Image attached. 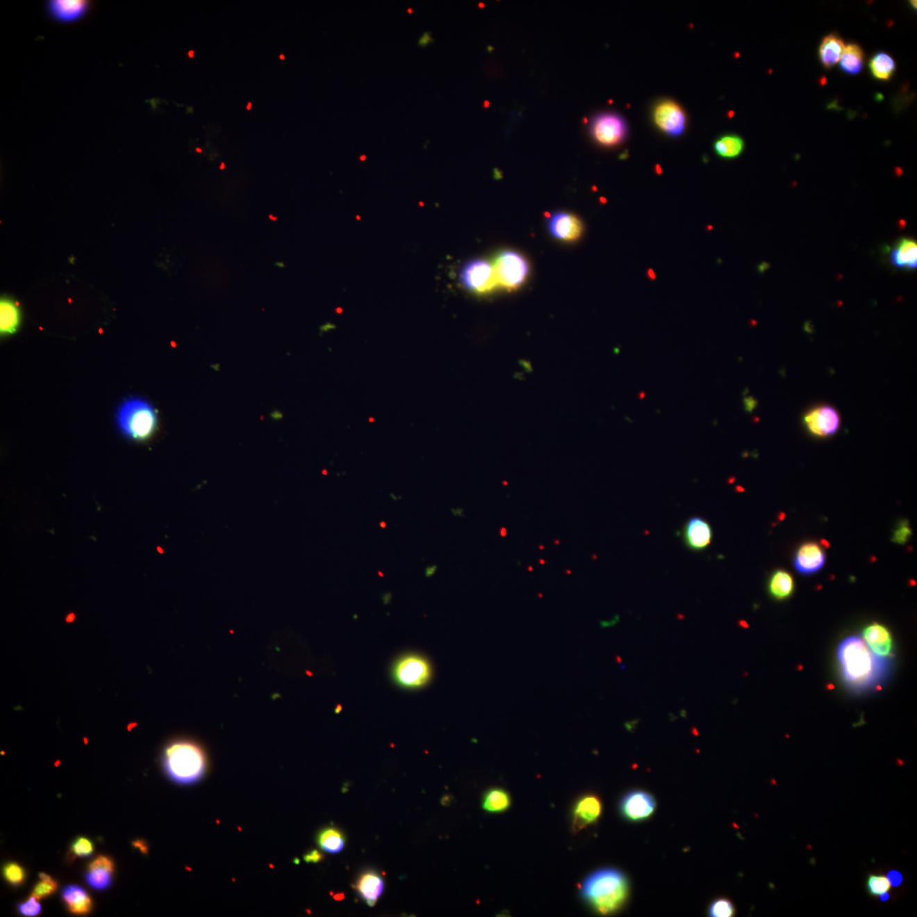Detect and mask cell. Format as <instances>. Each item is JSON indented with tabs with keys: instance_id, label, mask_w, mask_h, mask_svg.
I'll list each match as a JSON object with an SVG mask.
<instances>
[{
	"instance_id": "cell-1",
	"label": "cell",
	"mask_w": 917,
	"mask_h": 917,
	"mask_svg": "<svg viewBox=\"0 0 917 917\" xmlns=\"http://www.w3.org/2000/svg\"><path fill=\"white\" fill-rule=\"evenodd\" d=\"M838 656L844 682L857 693L880 685L891 670V661L877 655L859 636L848 637L841 642Z\"/></svg>"
},
{
	"instance_id": "cell-2",
	"label": "cell",
	"mask_w": 917,
	"mask_h": 917,
	"mask_svg": "<svg viewBox=\"0 0 917 917\" xmlns=\"http://www.w3.org/2000/svg\"><path fill=\"white\" fill-rule=\"evenodd\" d=\"M580 892L596 911L603 915L611 914L625 903L629 894L628 881L616 869H602L584 880Z\"/></svg>"
},
{
	"instance_id": "cell-3",
	"label": "cell",
	"mask_w": 917,
	"mask_h": 917,
	"mask_svg": "<svg viewBox=\"0 0 917 917\" xmlns=\"http://www.w3.org/2000/svg\"><path fill=\"white\" fill-rule=\"evenodd\" d=\"M163 766L177 784L190 785L204 777L208 761L204 749L188 740L174 741L164 749Z\"/></svg>"
},
{
	"instance_id": "cell-4",
	"label": "cell",
	"mask_w": 917,
	"mask_h": 917,
	"mask_svg": "<svg viewBox=\"0 0 917 917\" xmlns=\"http://www.w3.org/2000/svg\"><path fill=\"white\" fill-rule=\"evenodd\" d=\"M117 422L122 433L135 441H144L155 433L156 413L151 405L140 399H131L121 405Z\"/></svg>"
},
{
	"instance_id": "cell-5",
	"label": "cell",
	"mask_w": 917,
	"mask_h": 917,
	"mask_svg": "<svg viewBox=\"0 0 917 917\" xmlns=\"http://www.w3.org/2000/svg\"><path fill=\"white\" fill-rule=\"evenodd\" d=\"M495 267L499 288L506 290H517L529 277V265L522 255L514 251H504L496 256Z\"/></svg>"
},
{
	"instance_id": "cell-6",
	"label": "cell",
	"mask_w": 917,
	"mask_h": 917,
	"mask_svg": "<svg viewBox=\"0 0 917 917\" xmlns=\"http://www.w3.org/2000/svg\"><path fill=\"white\" fill-rule=\"evenodd\" d=\"M588 131L595 142L602 147H614L625 142L628 137L629 127L620 114L602 113L591 118Z\"/></svg>"
},
{
	"instance_id": "cell-7",
	"label": "cell",
	"mask_w": 917,
	"mask_h": 917,
	"mask_svg": "<svg viewBox=\"0 0 917 917\" xmlns=\"http://www.w3.org/2000/svg\"><path fill=\"white\" fill-rule=\"evenodd\" d=\"M652 120L660 132L668 137L678 138L686 132L687 115L677 101L663 99L652 109Z\"/></svg>"
},
{
	"instance_id": "cell-8",
	"label": "cell",
	"mask_w": 917,
	"mask_h": 917,
	"mask_svg": "<svg viewBox=\"0 0 917 917\" xmlns=\"http://www.w3.org/2000/svg\"><path fill=\"white\" fill-rule=\"evenodd\" d=\"M461 281L464 288L477 295H485L499 288L495 267L484 259H476L462 267Z\"/></svg>"
},
{
	"instance_id": "cell-9",
	"label": "cell",
	"mask_w": 917,
	"mask_h": 917,
	"mask_svg": "<svg viewBox=\"0 0 917 917\" xmlns=\"http://www.w3.org/2000/svg\"><path fill=\"white\" fill-rule=\"evenodd\" d=\"M393 675L401 686L416 688L426 685L430 679L431 670L429 663L423 657L410 655L403 657L395 664Z\"/></svg>"
},
{
	"instance_id": "cell-10",
	"label": "cell",
	"mask_w": 917,
	"mask_h": 917,
	"mask_svg": "<svg viewBox=\"0 0 917 917\" xmlns=\"http://www.w3.org/2000/svg\"><path fill=\"white\" fill-rule=\"evenodd\" d=\"M804 422L810 433L819 438H827L838 433L841 419L836 408L821 405L809 411Z\"/></svg>"
},
{
	"instance_id": "cell-11",
	"label": "cell",
	"mask_w": 917,
	"mask_h": 917,
	"mask_svg": "<svg viewBox=\"0 0 917 917\" xmlns=\"http://www.w3.org/2000/svg\"><path fill=\"white\" fill-rule=\"evenodd\" d=\"M682 536L688 549L693 552H702L708 548L712 542V527L705 519L699 517L691 518L684 526Z\"/></svg>"
},
{
	"instance_id": "cell-12",
	"label": "cell",
	"mask_w": 917,
	"mask_h": 917,
	"mask_svg": "<svg viewBox=\"0 0 917 917\" xmlns=\"http://www.w3.org/2000/svg\"><path fill=\"white\" fill-rule=\"evenodd\" d=\"M654 798L642 791H633L626 794L621 802V811L627 819L638 821L647 819L654 812Z\"/></svg>"
},
{
	"instance_id": "cell-13",
	"label": "cell",
	"mask_w": 917,
	"mask_h": 917,
	"mask_svg": "<svg viewBox=\"0 0 917 917\" xmlns=\"http://www.w3.org/2000/svg\"><path fill=\"white\" fill-rule=\"evenodd\" d=\"M550 234L563 242H576L584 233V224L578 217L568 213H556L550 217Z\"/></svg>"
},
{
	"instance_id": "cell-14",
	"label": "cell",
	"mask_w": 917,
	"mask_h": 917,
	"mask_svg": "<svg viewBox=\"0 0 917 917\" xmlns=\"http://www.w3.org/2000/svg\"><path fill=\"white\" fill-rule=\"evenodd\" d=\"M602 811V801L595 794H587L576 802L572 813V829L579 832L595 823Z\"/></svg>"
},
{
	"instance_id": "cell-15",
	"label": "cell",
	"mask_w": 917,
	"mask_h": 917,
	"mask_svg": "<svg viewBox=\"0 0 917 917\" xmlns=\"http://www.w3.org/2000/svg\"><path fill=\"white\" fill-rule=\"evenodd\" d=\"M825 563L824 550L816 543H806L801 545L793 560L794 568L804 575H813L820 571Z\"/></svg>"
},
{
	"instance_id": "cell-16",
	"label": "cell",
	"mask_w": 917,
	"mask_h": 917,
	"mask_svg": "<svg viewBox=\"0 0 917 917\" xmlns=\"http://www.w3.org/2000/svg\"><path fill=\"white\" fill-rule=\"evenodd\" d=\"M358 896L370 907H374L385 889L381 875L373 870H366L358 878L354 886Z\"/></svg>"
},
{
	"instance_id": "cell-17",
	"label": "cell",
	"mask_w": 917,
	"mask_h": 917,
	"mask_svg": "<svg viewBox=\"0 0 917 917\" xmlns=\"http://www.w3.org/2000/svg\"><path fill=\"white\" fill-rule=\"evenodd\" d=\"M862 639L869 648L877 655L888 657L893 649V638L889 629L884 625L876 624L867 626L864 629Z\"/></svg>"
},
{
	"instance_id": "cell-18",
	"label": "cell",
	"mask_w": 917,
	"mask_h": 917,
	"mask_svg": "<svg viewBox=\"0 0 917 917\" xmlns=\"http://www.w3.org/2000/svg\"><path fill=\"white\" fill-rule=\"evenodd\" d=\"M890 261L898 269L913 270L917 267V243L911 238H902L890 252Z\"/></svg>"
},
{
	"instance_id": "cell-19",
	"label": "cell",
	"mask_w": 917,
	"mask_h": 917,
	"mask_svg": "<svg viewBox=\"0 0 917 917\" xmlns=\"http://www.w3.org/2000/svg\"><path fill=\"white\" fill-rule=\"evenodd\" d=\"M61 895L70 912L76 915H86L92 911L91 898L82 886L68 885L64 886Z\"/></svg>"
},
{
	"instance_id": "cell-20",
	"label": "cell",
	"mask_w": 917,
	"mask_h": 917,
	"mask_svg": "<svg viewBox=\"0 0 917 917\" xmlns=\"http://www.w3.org/2000/svg\"><path fill=\"white\" fill-rule=\"evenodd\" d=\"M845 49V44L842 38L836 34H829L823 38L819 48L820 63L825 68L830 69L839 63Z\"/></svg>"
},
{
	"instance_id": "cell-21",
	"label": "cell",
	"mask_w": 917,
	"mask_h": 917,
	"mask_svg": "<svg viewBox=\"0 0 917 917\" xmlns=\"http://www.w3.org/2000/svg\"><path fill=\"white\" fill-rule=\"evenodd\" d=\"M87 2L76 0H56L49 3L53 17L63 22H72L81 17L87 10Z\"/></svg>"
},
{
	"instance_id": "cell-22",
	"label": "cell",
	"mask_w": 917,
	"mask_h": 917,
	"mask_svg": "<svg viewBox=\"0 0 917 917\" xmlns=\"http://www.w3.org/2000/svg\"><path fill=\"white\" fill-rule=\"evenodd\" d=\"M21 322V313L17 304L10 299L0 301V332L2 336L11 335L17 331Z\"/></svg>"
},
{
	"instance_id": "cell-23",
	"label": "cell",
	"mask_w": 917,
	"mask_h": 917,
	"mask_svg": "<svg viewBox=\"0 0 917 917\" xmlns=\"http://www.w3.org/2000/svg\"><path fill=\"white\" fill-rule=\"evenodd\" d=\"M744 149L745 142L743 138L736 135L720 136L713 143L714 152L723 159L737 158L743 154Z\"/></svg>"
},
{
	"instance_id": "cell-24",
	"label": "cell",
	"mask_w": 917,
	"mask_h": 917,
	"mask_svg": "<svg viewBox=\"0 0 917 917\" xmlns=\"http://www.w3.org/2000/svg\"><path fill=\"white\" fill-rule=\"evenodd\" d=\"M864 59H865V53L861 46L857 44H848L839 60L841 70L848 75L861 74L864 67Z\"/></svg>"
},
{
	"instance_id": "cell-25",
	"label": "cell",
	"mask_w": 917,
	"mask_h": 917,
	"mask_svg": "<svg viewBox=\"0 0 917 917\" xmlns=\"http://www.w3.org/2000/svg\"><path fill=\"white\" fill-rule=\"evenodd\" d=\"M770 594L777 600H785L792 595L794 590V580L789 572L783 570L775 571L771 575L768 584Z\"/></svg>"
},
{
	"instance_id": "cell-26",
	"label": "cell",
	"mask_w": 917,
	"mask_h": 917,
	"mask_svg": "<svg viewBox=\"0 0 917 917\" xmlns=\"http://www.w3.org/2000/svg\"><path fill=\"white\" fill-rule=\"evenodd\" d=\"M317 843L321 850L327 853L338 854L345 847L346 838L338 828L329 827L318 833Z\"/></svg>"
},
{
	"instance_id": "cell-27",
	"label": "cell",
	"mask_w": 917,
	"mask_h": 917,
	"mask_svg": "<svg viewBox=\"0 0 917 917\" xmlns=\"http://www.w3.org/2000/svg\"><path fill=\"white\" fill-rule=\"evenodd\" d=\"M871 74L881 81H888L896 70V63L892 56L884 52H878L869 63Z\"/></svg>"
},
{
	"instance_id": "cell-28",
	"label": "cell",
	"mask_w": 917,
	"mask_h": 917,
	"mask_svg": "<svg viewBox=\"0 0 917 917\" xmlns=\"http://www.w3.org/2000/svg\"><path fill=\"white\" fill-rule=\"evenodd\" d=\"M511 805V798L506 791L494 788L485 793L483 808L485 811L500 813L506 811Z\"/></svg>"
},
{
	"instance_id": "cell-29",
	"label": "cell",
	"mask_w": 917,
	"mask_h": 917,
	"mask_svg": "<svg viewBox=\"0 0 917 917\" xmlns=\"http://www.w3.org/2000/svg\"><path fill=\"white\" fill-rule=\"evenodd\" d=\"M112 874L109 871L98 869L90 870L85 875L86 884L92 889L102 891L110 888L113 884Z\"/></svg>"
},
{
	"instance_id": "cell-30",
	"label": "cell",
	"mask_w": 917,
	"mask_h": 917,
	"mask_svg": "<svg viewBox=\"0 0 917 917\" xmlns=\"http://www.w3.org/2000/svg\"><path fill=\"white\" fill-rule=\"evenodd\" d=\"M38 877H40V882L34 886L32 896L35 897L38 900H40L52 895L58 888V884L48 874L41 873L38 875Z\"/></svg>"
},
{
	"instance_id": "cell-31",
	"label": "cell",
	"mask_w": 917,
	"mask_h": 917,
	"mask_svg": "<svg viewBox=\"0 0 917 917\" xmlns=\"http://www.w3.org/2000/svg\"><path fill=\"white\" fill-rule=\"evenodd\" d=\"M890 884L884 876L880 875H870L866 880V891L871 896H878L884 892H889Z\"/></svg>"
},
{
	"instance_id": "cell-32",
	"label": "cell",
	"mask_w": 917,
	"mask_h": 917,
	"mask_svg": "<svg viewBox=\"0 0 917 917\" xmlns=\"http://www.w3.org/2000/svg\"><path fill=\"white\" fill-rule=\"evenodd\" d=\"M3 877L14 886H18L22 884L25 880V870L20 865L17 863H9L3 867Z\"/></svg>"
},
{
	"instance_id": "cell-33",
	"label": "cell",
	"mask_w": 917,
	"mask_h": 917,
	"mask_svg": "<svg viewBox=\"0 0 917 917\" xmlns=\"http://www.w3.org/2000/svg\"><path fill=\"white\" fill-rule=\"evenodd\" d=\"M736 909L731 900L720 899L713 902L709 909V914L713 917H729L735 914Z\"/></svg>"
},
{
	"instance_id": "cell-34",
	"label": "cell",
	"mask_w": 917,
	"mask_h": 917,
	"mask_svg": "<svg viewBox=\"0 0 917 917\" xmlns=\"http://www.w3.org/2000/svg\"><path fill=\"white\" fill-rule=\"evenodd\" d=\"M72 853L76 857L89 858L94 853V844L86 838H76L72 843Z\"/></svg>"
},
{
	"instance_id": "cell-35",
	"label": "cell",
	"mask_w": 917,
	"mask_h": 917,
	"mask_svg": "<svg viewBox=\"0 0 917 917\" xmlns=\"http://www.w3.org/2000/svg\"><path fill=\"white\" fill-rule=\"evenodd\" d=\"M912 536V530L908 521H902L894 530L893 542L898 545H904Z\"/></svg>"
},
{
	"instance_id": "cell-36",
	"label": "cell",
	"mask_w": 917,
	"mask_h": 917,
	"mask_svg": "<svg viewBox=\"0 0 917 917\" xmlns=\"http://www.w3.org/2000/svg\"><path fill=\"white\" fill-rule=\"evenodd\" d=\"M17 908L18 911L25 916H36L40 915L42 911L41 904L33 896H31L26 903L19 904Z\"/></svg>"
},
{
	"instance_id": "cell-37",
	"label": "cell",
	"mask_w": 917,
	"mask_h": 917,
	"mask_svg": "<svg viewBox=\"0 0 917 917\" xmlns=\"http://www.w3.org/2000/svg\"><path fill=\"white\" fill-rule=\"evenodd\" d=\"M98 869L105 870L109 871L110 873H113L114 863L113 859H110L104 855H99V857L95 859L94 861H92L89 866V870Z\"/></svg>"
},
{
	"instance_id": "cell-38",
	"label": "cell",
	"mask_w": 917,
	"mask_h": 917,
	"mask_svg": "<svg viewBox=\"0 0 917 917\" xmlns=\"http://www.w3.org/2000/svg\"><path fill=\"white\" fill-rule=\"evenodd\" d=\"M886 879H888L890 886H893V888H898V886H900L904 880L903 875H902L900 871L895 870L889 871L888 875H886Z\"/></svg>"
},
{
	"instance_id": "cell-39",
	"label": "cell",
	"mask_w": 917,
	"mask_h": 917,
	"mask_svg": "<svg viewBox=\"0 0 917 917\" xmlns=\"http://www.w3.org/2000/svg\"><path fill=\"white\" fill-rule=\"evenodd\" d=\"M324 859V855L318 850H312L304 856V859L307 863H319Z\"/></svg>"
},
{
	"instance_id": "cell-40",
	"label": "cell",
	"mask_w": 917,
	"mask_h": 917,
	"mask_svg": "<svg viewBox=\"0 0 917 917\" xmlns=\"http://www.w3.org/2000/svg\"><path fill=\"white\" fill-rule=\"evenodd\" d=\"M430 35V33H424L422 36L420 38L418 45L420 46V47H425V46L431 43V42H433V38H431Z\"/></svg>"
},
{
	"instance_id": "cell-41",
	"label": "cell",
	"mask_w": 917,
	"mask_h": 917,
	"mask_svg": "<svg viewBox=\"0 0 917 917\" xmlns=\"http://www.w3.org/2000/svg\"><path fill=\"white\" fill-rule=\"evenodd\" d=\"M133 846H135V847H136V848H139L140 850V851L142 852V853H144V854H147L148 850H147V843H145L144 842V841H142V840H137V841H135V842L133 843Z\"/></svg>"
},
{
	"instance_id": "cell-42",
	"label": "cell",
	"mask_w": 917,
	"mask_h": 917,
	"mask_svg": "<svg viewBox=\"0 0 917 917\" xmlns=\"http://www.w3.org/2000/svg\"><path fill=\"white\" fill-rule=\"evenodd\" d=\"M437 570H438V567H437V565H429V567H427V569H426V571H425L426 576H427V577H431V576H433V575H435V573H436V572H437Z\"/></svg>"
},
{
	"instance_id": "cell-43",
	"label": "cell",
	"mask_w": 917,
	"mask_h": 917,
	"mask_svg": "<svg viewBox=\"0 0 917 917\" xmlns=\"http://www.w3.org/2000/svg\"><path fill=\"white\" fill-rule=\"evenodd\" d=\"M451 511H452L454 517L462 518L464 515V510L461 509V508H454V509L451 510Z\"/></svg>"
},
{
	"instance_id": "cell-44",
	"label": "cell",
	"mask_w": 917,
	"mask_h": 917,
	"mask_svg": "<svg viewBox=\"0 0 917 917\" xmlns=\"http://www.w3.org/2000/svg\"><path fill=\"white\" fill-rule=\"evenodd\" d=\"M878 896H879V900H880L881 902H886L890 899V894L888 892L882 893L880 894V895Z\"/></svg>"
},
{
	"instance_id": "cell-45",
	"label": "cell",
	"mask_w": 917,
	"mask_h": 917,
	"mask_svg": "<svg viewBox=\"0 0 917 917\" xmlns=\"http://www.w3.org/2000/svg\"><path fill=\"white\" fill-rule=\"evenodd\" d=\"M334 899H335L336 900H342L344 899V894H343V893H338V894H336V895L334 896Z\"/></svg>"
},
{
	"instance_id": "cell-46",
	"label": "cell",
	"mask_w": 917,
	"mask_h": 917,
	"mask_svg": "<svg viewBox=\"0 0 917 917\" xmlns=\"http://www.w3.org/2000/svg\"><path fill=\"white\" fill-rule=\"evenodd\" d=\"M647 274L649 275L650 277H651V278L652 279V280H653V279H655V274H654V272H653V271H652V270H648V273H647Z\"/></svg>"
},
{
	"instance_id": "cell-47",
	"label": "cell",
	"mask_w": 917,
	"mask_h": 917,
	"mask_svg": "<svg viewBox=\"0 0 917 917\" xmlns=\"http://www.w3.org/2000/svg\"><path fill=\"white\" fill-rule=\"evenodd\" d=\"M269 217H270V219L271 220H273V221H275V220H278V219H277V217H273L272 214H271V215H270Z\"/></svg>"
},
{
	"instance_id": "cell-48",
	"label": "cell",
	"mask_w": 917,
	"mask_h": 917,
	"mask_svg": "<svg viewBox=\"0 0 917 917\" xmlns=\"http://www.w3.org/2000/svg\"><path fill=\"white\" fill-rule=\"evenodd\" d=\"M189 56L190 57V58H193V56H194V51H190L189 52Z\"/></svg>"
},
{
	"instance_id": "cell-49",
	"label": "cell",
	"mask_w": 917,
	"mask_h": 917,
	"mask_svg": "<svg viewBox=\"0 0 917 917\" xmlns=\"http://www.w3.org/2000/svg\"><path fill=\"white\" fill-rule=\"evenodd\" d=\"M224 168H225V164H224V163H222L221 166H220V170H224Z\"/></svg>"
},
{
	"instance_id": "cell-50",
	"label": "cell",
	"mask_w": 917,
	"mask_h": 917,
	"mask_svg": "<svg viewBox=\"0 0 917 917\" xmlns=\"http://www.w3.org/2000/svg\"><path fill=\"white\" fill-rule=\"evenodd\" d=\"M251 103H249V104H248V105H247V110H250V109H251Z\"/></svg>"
},
{
	"instance_id": "cell-51",
	"label": "cell",
	"mask_w": 917,
	"mask_h": 917,
	"mask_svg": "<svg viewBox=\"0 0 917 917\" xmlns=\"http://www.w3.org/2000/svg\"><path fill=\"white\" fill-rule=\"evenodd\" d=\"M197 152H201L202 150H201V149H199V148H197Z\"/></svg>"
},
{
	"instance_id": "cell-52",
	"label": "cell",
	"mask_w": 917,
	"mask_h": 917,
	"mask_svg": "<svg viewBox=\"0 0 917 917\" xmlns=\"http://www.w3.org/2000/svg\"><path fill=\"white\" fill-rule=\"evenodd\" d=\"M280 59H281V60H284V59H285L284 56H280Z\"/></svg>"
}]
</instances>
